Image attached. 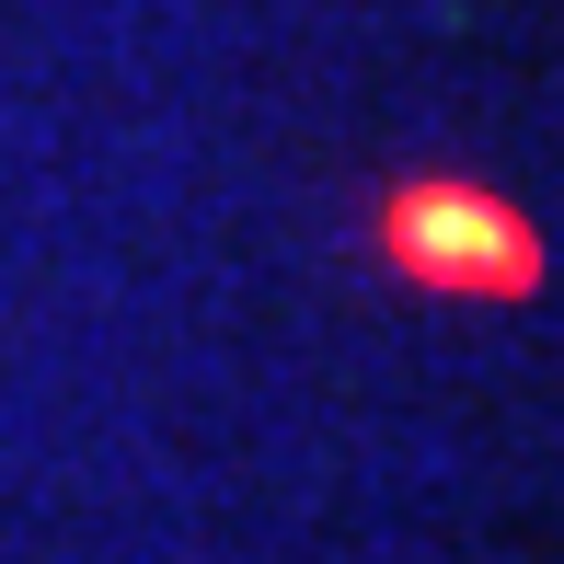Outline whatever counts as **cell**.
<instances>
[{
	"label": "cell",
	"mask_w": 564,
	"mask_h": 564,
	"mask_svg": "<svg viewBox=\"0 0 564 564\" xmlns=\"http://www.w3.org/2000/svg\"><path fill=\"white\" fill-rule=\"evenodd\" d=\"M392 253L415 276H438V289H530V230L496 208V196H473V185H415V196H392Z\"/></svg>",
	"instance_id": "obj_1"
}]
</instances>
